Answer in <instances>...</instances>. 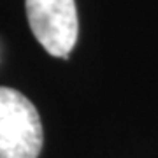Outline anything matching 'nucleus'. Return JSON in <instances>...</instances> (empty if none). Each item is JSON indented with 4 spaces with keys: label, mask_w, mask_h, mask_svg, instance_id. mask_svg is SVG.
Here are the masks:
<instances>
[{
    "label": "nucleus",
    "mask_w": 158,
    "mask_h": 158,
    "mask_svg": "<svg viewBox=\"0 0 158 158\" xmlns=\"http://www.w3.org/2000/svg\"><path fill=\"white\" fill-rule=\"evenodd\" d=\"M42 144L35 106L18 90L0 86V158H39Z\"/></svg>",
    "instance_id": "1"
},
{
    "label": "nucleus",
    "mask_w": 158,
    "mask_h": 158,
    "mask_svg": "<svg viewBox=\"0 0 158 158\" xmlns=\"http://www.w3.org/2000/svg\"><path fill=\"white\" fill-rule=\"evenodd\" d=\"M30 30L51 56L69 58L77 42L79 19L74 0H25Z\"/></svg>",
    "instance_id": "2"
}]
</instances>
